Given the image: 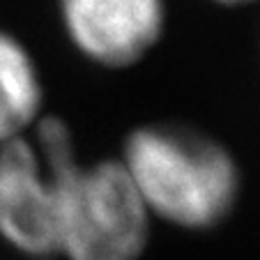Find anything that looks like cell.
I'll return each instance as SVG.
<instances>
[{"mask_svg":"<svg viewBox=\"0 0 260 260\" xmlns=\"http://www.w3.org/2000/svg\"><path fill=\"white\" fill-rule=\"evenodd\" d=\"M120 164L152 221L187 233L223 226L242 198L240 161L219 138L177 120L141 122L122 141Z\"/></svg>","mask_w":260,"mask_h":260,"instance_id":"1","label":"cell"},{"mask_svg":"<svg viewBox=\"0 0 260 260\" xmlns=\"http://www.w3.org/2000/svg\"><path fill=\"white\" fill-rule=\"evenodd\" d=\"M79 164L69 124L44 115L25 136L0 145V240L16 253L58 258L62 189Z\"/></svg>","mask_w":260,"mask_h":260,"instance_id":"2","label":"cell"},{"mask_svg":"<svg viewBox=\"0 0 260 260\" xmlns=\"http://www.w3.org/2000/svg\"><path fill=\"white\" fill-rule=\"evenodd\" d=\"M154 221L120 159L79 161L62 189L58 258L143 260Z\"/></svg>","mask_w":260,"mask_h":260,"instance_id":"3","label":"cell"},{"mask_svg":"<svg viewBox=\"0 0 260 260\" xmlns=\"http://www.w3.org/2000/svg\"><path fill=\"white\" fill-rule=\"evenodd\" d=\"M55 5L72 49L108 72L147 60L168 30L166 0H58Z\"/></svg>","mask_w":260,"mask_h":260,"instance_id":"4","label":"cell"},{"mask_svg":"<svg viewBox=\"0 0 260 260\" xmlns=\"http://www.w3.org/2000/svg\"><path fill=\"white\" fill-rule=\"evenodd\" d=\"M46 115L40 62L19 35L0 25V145L25 136Z\"/></svg>","mask_w":260,"mask_h":260,"instance_id":"5","label":"cell"},{"mask_svg":"<svg viewBox=\"0 0 260 260\" xmlns=\"http://www.w3.org/2000/svg\"><path fill=\"white\" fill-rule=\"evenodd\" d=\"M214 5H221V7H246V5H253L258 0H210Z\"/></svg>","mask_w":260,"mask_h":260,"instance_id":"6","label":"cell"}]
</instances>
